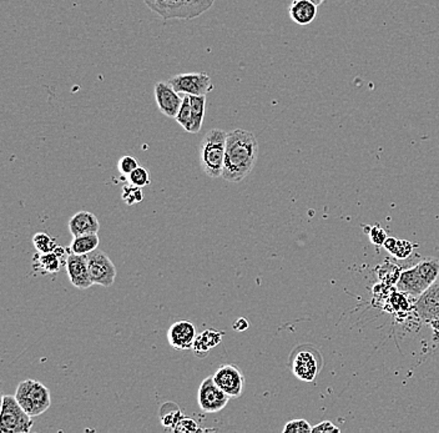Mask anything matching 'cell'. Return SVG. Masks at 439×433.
Returning a JSON list of instances; mask_svg holds the SVG:
<instances>
[{"mask_svg": "<svg viewBox=\"0 0 439 433\" xmlns=\"http://www.w3.org/2000/svg\"><path fill=\"white\" fill-rule=\"evenodd\" d=\"M248 326H250V323H248V320H246V319H243V317H240V319H237V320L234 322V326H232V328H234L235 331L242 332V331H246Z\"/></svg>", "mask_w": 439, "mask_h": 433, "instance_id": "cell-35", "label": "cell"}, {"mask_svg": "<svg viewBox=\"0 0 439 433\" xmlns=\"http://www.w3.org/2000/svg\"><path fill=\"white\" fill-rule=\"evenodd\" d=\"M259 156V142L252 133L243 129L227 133L223 178L240 182L254 170Z\"/></svg>", "mask_w": 439, "mask_h": 433, "instance_id": "cell-1", "label": "cell"}, {"mask_svg": "<svg viewBox=\"0 0 439 433\" xmlns=\"http://www.w3.org/2000/svg\"><path fill=\"white\" fill-rule=\"evenodd\" d=\"M87 266L94 285L110 287L117 278V269L110 257L99 248L87 254Z\"/></svg>", "mask_w": 439, "mask_h": 433, "instance_id": "cell-8", "label": "cell"}, {"mask_svg": "<svg viewBox=\"0 0 439 433\" xmlns=\"http://www.w3.org/2000/svg\"><path fill=\"white\" fill-rule=\"evenodd\" d=\"M312 432H341V430L338 427H336L332 422L323 421L321 423H318L315 427H312Z\"/></svg>", "mask_w": 439, "mask_h": 433, "instance_id": "cell-34", "label": "cell"}, {"mask_svg": "<svg viewBox=\"0 0 439 433\" xmlns=\"http://www.w3.org/2000/svg\"><path fill=\"white\" fill-rule=\"evenodd\" d=\"M217 386L230 397L239 398L242 396L245 387V377L239 367L235 365H223L212 376Z\"/></svg>", "mask_w": 439, "mask_h": 433, "instance_id": "cell-11", "label": "cell"}, {"mask_svg": "<svg viewBox=\"0 0 439 433\" xmlns=\"http://www.w3.org/2000/svg\"><path fill=\"white\" fill-rule=\"evenodd\" d=\"M198 431H200V428H198V423L192 418H189L185 416L180 420L178 426L173 428V432L176 433H192L198 432Z\"/></svg>", "mask_w": 439, "mask_h": 433, "instance_id": "cell-31", "label": "cell"}, {"mask_svg": "<svg viewBox=\"0 0 439 433\" xmlns=\"http://www.w3.org/2000/svg\"><path fill=\"white\" fill-rule=\"evenodd\" d=\"M415 309L423 321L429 323L439 320V280L418 297Z\"/></svg>", "mask_w": 439, "mask_h": 433, "instance_id": "cell-14", "label": "cell"}, {"mask_svg": "<svg viewBox=\"0 0 439 433\" xmlns=\"http://www.w3.org/2000/svg\"><path fill=\"white\" fill-rule=\"evenodd\" d=\"M215 0H157L150 10L164 20L195 19L207 12Z\"/></svg>", "mask_w": 439, "mask_h": 433, "instance_id": "cell-4", "label": "cell"}, {"mask_svg": "<svg viewBox=\"0 0 439 433\" xmlns=\"http://www.w3.org/2000/svg\"><path fill=\"white\" fill-rule=\"evenodd\" d=\"M54 253H55V254L58 255L59 257H62V254H64V248H60V246H58V245H56V248H54Z\"/></svg>", "mask_w": 439, "mask_h": 433, "instance_id": "cell-37", "label": "cell"}, {"mask_svg": "<svg viewBox=\"0 0 439 433\" xmlns=\"http://www.w3.org/2000/svg\"><path fill=\"white\" fill-rule=\"evenodd\" d=\"M285 433L312 432V426L306 420H292L286 423Z\"/></svg>", "mask_w": 439, "mask_h": 433, "instance_id": "cell-29", "label": "cell"}, {"mask_svg": "<svg viewBox=\"0 0 439 433\" xmlns=\"http://www.w3.org/2000/svg\"><path fill=\"white\" fill-rule=\"evenodd\" d=\"M33 244H34V248H37L39 254H46V253H51L54 251V248H56L55 241L53 237H50L48 234L45 232H37L34 237H33Z\"/></svg>", "mask_w": 439, "mask_h": 433, "instance_id": "cell-26", "label": "cell"}, {"mask_svg": "<svg viewBox=\"0 0 439 433\" xmlns=\"http://www.w3.org/2000/svg\"><path fill=\"white\" fill-rule=\"evenodd\" d=\"M384 246L387 251H390V254L399 260L407 259L413 251V245L411 242L406 240H397L395 237H387Z\"/></svg>", "mask_w": 439, "mask_h": 433, "instance_id": "cell-22", "label": "cell"}, {"mask_svg": "<svg viewBox=\"0 0 439 433\" xmlns=\"http://www.w3.org/2000/svg\"><path fill=\"white\" fill-rule=\"evenodd\" d=\"M229 401L230 397L217 386L214 377H206L200 384L198 403L200 409L206 414H217L223 411Z\"/></svg>", "mask_w": 439, "mask_h": 433, "instance_id": "cell-10", "label": "cell"}, {"mask_svg": "<svg viewBox=\"0 0 439 433\" xmlns=\"http://www.w3.org/2000/svg\"><path fill=\"white\" fill-rule=\"evenodd\" d=\"M401 269L395 265V264H390L388 261H386L382 265H379L377 269L378 279L379 281H382V284L384 285H395L398 282L399 276H401Z\"/></svg>", "mask_w": 439, "mask_h": 433, "instance_id": "cell-23", "label": "cell"}, {"mask_svg": "<svg viewBox=\"0 0 439 433\" xmlns=\"http://www.w3.org/2000/svg\"><path fill=\"white\" fill-rule=\"evenodd\" d=\"M15 398L25 412L31 417L43 415L51 405L48 387L35 380H25L15 390Z\"/></svg>", "mask_w": 439, "mask_h": 433, "instance_id": "cell-5", "label": "cell"}, {"mask_svg": "<svg viewBox=\"0 0 439 433\" xmlns=\"http://www.w3.org/2000/svg\"><path fill=\"white\" fill-rule=\"evenodd\" d=\"M176 121L179 123L187 133H191L192 128V110L191 105H190V99H189V95L185 94L184 95V100H182V105L180 108L179 112L176 115Z\"/></svg>", "mask_w": 439, "mask_h": 433, "instance_id": "cell-25", "label": "cell"}, {"mask_svg": "<svg viewBox=\"0 0 439 433\" xmlns=\"http://www.w3.org/2000/svg\"><path fill=\"white\" fill-rule=\"evenodd\" d=\"M157 0H144V3L148 6V9H151V6H154Z\"/></svg>", "mask_w": 439, "mask_h": 433, "instance_id": "cell-38", "label": "cell"}, {"mask_svg": "<svg viewBox=\"0 0 439 433\" xmlns=\"http://www.w3.org/2000/svg\"><path fill=\"white\" fill-rule=\"evenodd\" d=\"M129 176V182L132 185L139 186V187H144V186L148 185L150 184V173L145 167H137Z\"/></svg>", "mask_w": 439, "mask_h": 433, "instance_id": "cell-28", "label": "cell"}, {"mask_svg": "<svg viewBox=\"0 0 439 433\" xmlns=\"http://www.w3.org/2000/svg\"><path fill=\"white\" fill-rule=\"evenodd\" d=\"M100 239L98 234H87L76 236L70 244V251L75 255H87L93 253L99 246Z\"/></svg>", "mask_w": 439, "mask_h": 433, "instance_id": "cell-19", "label": "cell"}, {"mask_svg": "<svg viewBox=\"0 0 439 433\" xmlns=\"http://www.w3.org/2000/svg\"><path fill=\"white\" fill-rule=\"evenodd\" d=\"M189 99L192 110V128L190 134H198L204 123L206 95H189Z\"/></svg>", "mask_w": 439, "mask_h": 433, "instance_id": "cell-20", "label": "cell"}, {"mask_svg": "<svg viewBox=\"0 0 439 433\" xmlns=\"http://www.w3.org/2000/svg\"><path fill=\"white\" fill-rule=\"evenodd\" d=\"M227 133L211 129L205 134L198 145V160L204 173L212 179L223 178Z\"/></svg>", "mask_w": 439, "mask_h": 433, "instance_id": "cell-2", "label": "cell"}, {"mask_svg": "<svg viewBox=\"0 0 439 433\" xmlns=\"http://www.w3.org/2000/svg\"><path fill=\"white\" fill-rule=\"evenodd\" d=\"M196 336V328L190 321L175 322L167 331V341L170 346L179 351L192 348Z\"/></svg>", "mask_w": 439, "mask_h": 433, "instance_id": "cell-15", "label": "cell"}, {"mask_svg": "<svg viewBox=\"0 0 439 433\" xmlns=\"http://www.w3.org/2000/svg\"><path fill=\"white\" fill-rule=\"evenodd\" d=\"M137 167H139V162L137 159L129 155L123 156L118 162V170L123 175H130Z\"/></svg>", "mask_w": 439, "mask_h": 433, "instance_id": "cell-30", "label": "cell"}, {"mask_svg": "<svg viewBox=\"0 0 439 433\" xmlns=\"http://www.w3.org/2000/svg\"><path fill=\"white\" fill-rule=\"evenodd\" d=\"M406 294H401V291L399 292H397L396 295H393L392 298H390V301L393 303V307L397 309V311H403V309H408V300H407V297L404 296Z\"/></svg>", "mask_w": 439, "mask_h": 433, "instance_id": "cell-33", "label": "cell"}, {"mask_svg": "<svg viewBox=\"0 0 439 433\" xmlns=\"http://www.w3.org/2000/svg\"><path fill=\"white\" fill-rule=\"evenodd\" d=\"M33 417L25 412L15 396L3 395L1 397V420L0 431L3 433L31 432L34 422Z\"/></svg>", "mask_w": 439, "mask_h": 433, "instance_id": "cell-7", "label": "cell"}, {"mask_svg": "<svg viewBox=\"0 0 439 433\" xmlns=\"http://www.w3.org/2000/svg\"><path fill=\"white\" fill-rule=\"evenodd\" d=\"M438 276L439 260L428 257L401 273L396 284L397 290L408 296L420 297L429 286L433 285Z\"/></svg>", "mask_w": 439, "mask_h": 433, "instance_id": "cell-3", "label": "cell"}, {"mask_svg": "<svg viewBox=\"0 0 439 433\" xmlns=\"http://www.w3.org/2000/svg\"><path fill=\"white\" fill-rule=\"evenodd\" d=\"M309 1H311V3H313L315 6H322V4H323V3L326 1V0H309Z\"/></svg>", "mask_w": 439, "mask_h": 433, "instance_id": "cell-39", "label": "cell"}, {"mask_svg": "<svg viewBox=\"0 0 439 433\" xmlns=\"http://www.w3.org/2000/svg\"><path fill=\"white\" fill-rule=\"evenodd\" d=\"M387 234H386V231H384L382 228H379L378 225L376 226H373L370 230V239H371L372 244H375V245H377V246H381V245H384V241L387 240Z\"/></svg>", "mask_w": 439, "mask_h": 433, "instance_id": "cell-32", "label": "cell"}, {"mask_svg": "<svg viewBox=\"0 0 439 433\" xmlns=\"http://www.w3.org/2000/svg\"><path fill=\"white\" fill-rule=\"evenodd\" d=\"M292 22L301 26L311 24L317 17V6L309 0H293L289 8Z\"/></svg>", "mask_w": 439, "mask_h": 433, "instance_id": "cell-17", "label": "cell"}, {"mask_svg": "<svg viewBox=\"0 0 439 433\" xmlns=\"http://www.w3.org/2000/svg\"><path fill=\"white\" fill-rule=\"evenodd\" d=\"M65 265H67L69 280L74 287L80 290H87L94 285L93 280L89 273L87 255L69 254Z\"/></svg>", "mask_w": 439, "mask_h": 433, "instance_id": "cell-13", "label": "cell"}, {"mask_svg": "<svg viewBox=\"0 0 439 433\" xmlns=\"http://www.w3.org/2000/svg\"><path fill=\"white\" fill-rule=\"evenodd\" d=\"M431 323V326L433 328L436 332H438L439 334V320H434V321L429 322Z\"/></svg>", "mask_w": 439, "mask_h": 433, "instance_id": "cell-36", "label": "cell"}, {"mask_svg": "<svg viewBox=\"0 0 439 433\" xmlns=\"http://www.w3.org/2000/svg\"><path fill=\"white\" fill-rule=\"evenodd\" d=\"M169 83L180 94L187 95H207L214 90V84L206 73H186L173 75Z\"/></svg>", "mask_w": 439, "mask_h": 433, "instance_id": "cell-9", "label": "cell"}, {"mask_svg": "<svg viewBox=\"0 0 439 433\" xmlns=\"http://www.w3.org/2000/svg\"><path fill=\"white\" fill-rule=\"evenodd\" d=\"M144 195L143 192H141V187H139V186L132 185V184H129V185H125L123 187V200H124L126 204L129 205H135L137 203H141L143 201Z\"/></svg>", "mask_w": 439, "mask_h": 433, "instance_id": "cell-27", "label": "cell"}, {"mask_svg": "<svg viewBox=\"0 0 439 433\" xmlns=\"http://www.w3.org/2000/svg\"><path fill=\"white\" fill-rule=\"evenodd\" d=\"M155 100L157 108L167 118H176L182 100L179 94L169 81H159L155 84Z\"/></svg>", "mask_w": 439, "mask_h": 433, "instance_id": "cell-12", "label": "cell"}, {"mask_svg": "<svg viewBox=\"0 0 439 433\" xmlns=\"http://www.w3.org/2000/svg\"><path fill=\"white\" fill-rule=\"evenodd\" d=\"M37 264L44 273H56L60 270V257L54 251L39 254Z\"/></svg>", "mask_w": 439, "mask_h": 433, "instance_id": "cell-24", "label": "cell"}, {"mask_svg": "<svg viewBox=\"0 0 439 433\" xmlns=\"http://www.w3.org/2000/svg\"><path fill=\"white\" fill-rule=\"evenodd\" d=\"M225 334L223 331H217L215 328H210V330H206L204 332L198 334L196 336V340L192 345V350L195 355L200 357V359H204L207 356V353L210 351L211 348L216 347L218 343H221L223 340V336Z\"/></svg>", "mask_w": 439, "mask_h": 433, "instance_id": "cell-18", "label": "cell"}, {"mask_svg": "<svg viewBox=\"0 0 439 433\" xmlns=\"http://www.w3.org/2000/svg\"><path fill=\"white\" fill-rule=\"evenodd\" d=\"M182 417V411L175 402L164 403L160 407L161 425L166 428L167 431L173 432V428L178 426Z\"/></svg>", "mask_w": 439, "mask_h": 433, "instance_id": "cell-21", "label": "cell"}, {"mask_svg": "<svg viewBox=\"0 0 439 433\" xmlns=\"http://www.w3.org/2000/svg\"><path fill=\"white\" fill-rule=\"evenodd\" d=\"M100 229L99 220L89 211H79L69 220V230L73 237L98 234Z\"/></svg>", "mask_w": 439, "mask_h": 433, "instance_id": "cell-16", "label": "cell"}, {"mask_svg": "<svg viewBox=\"0 0 439 433\" xmlns=\"http://www.w3.org/2000/svg\"><path fill=\"white\" fill-rule=\"evenodd\" d=\"M290 366L292 373L298 380L312 384L321 372L323 359L317 348L311 345H302L291 353Z\"/></svg>", "mask_w": 439, "mask_h": 433, "instance_id": "cell-6", "label": "cell"}]
</instances>
